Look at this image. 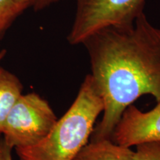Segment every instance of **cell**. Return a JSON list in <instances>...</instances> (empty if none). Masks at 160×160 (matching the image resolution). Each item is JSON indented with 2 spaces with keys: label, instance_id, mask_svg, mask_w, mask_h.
<instances>
[{
  "label": "cell",
  "instance_id": "7c38bea8",
  "mask_svg": "<svg viewBox=\"0 0 160 160\" xmlns=\"http://www.w3.org/2000/svg\"><path fill=\"white\" fill-rule=\"evenodd\" d=\"M6 53H7L6 50H2V51H0V62H1L2 59L5 57Z\"/></svg>",
  "mask_w": 160,
  "mask_h": 160
},
{
  "label": "cell",
  "instance_id": "ba28073f",
  "mask_svg": "<svg viewBox=\"0 0 160 160\" xmlns=\"http://www.w3.org/2000/svg\"><path fill=\"white\" fill-rule=\"evenodd\" d=\"M27 8L28 6L25 0H0V41Z\"/></svg>",
  "mask_w": 160,
  "mask_h": 160
},
{
  "label": "cell",
  "instance_id": "3957f363",
  "mask_svg": "<svg viewBox=\"0 0 160 160\" xmlns=\"http://www.w3.org/2000/svg\"><path fill=\"white\" fill-rule=\"evenodd\" d=\"M47 100L37 93L22 94L4 125V142L13 149L33 146L47 136L57 121Z\"/></svg>",
  "mask_w": 160,
  "mask_h": 160
},
{
  "label": "cell",
  "instance_id": "8992f818",
  "mask_svg": "<svg viewBox=\"0 0 160 160\" xmlns=\"http://www.w3.org/2000/svg\"><path fill=\"white\" fill-rule=\"evenodd\" d=\"M133 151L111 139L91 141L73 160H133Z\"/></svg>",
  "mask_w": 160,
  "mask_h": 160
},
{
  "label": "cell",
  "instance_id": "30bf717a",
  "mask_svg": "<svg viewBox=\"0 0 160 160\" xmlns=\"http://www.w3.org/2000/svg\"><path fill=\"white\" fill-rule=\"evenodd\" d=\"M28 8H33L36 11H41L62 0H25Z\"/></svg>",
  "mask_w": 160,
  "mask_h": 160
},
{
  "label": "cell",
  "instance_id": "6da1fadb",
  "mask_svg": "<svg viewBox=\"0 0 160 160\" xmlns=\"http://www.w3.org/2000/svg\"><path fill=\"white\" fill-rule=\"evenodd\" d=\"M104 104L92 141L111 139L124 111L144 95L160 102V28L145 13L127 26L99 30L82 43Z\"/></svg>",
  "mask_w": 160,
  "mask_h": 160
},
{
  "label": "cell",
  "instance_id": "277c9868",
  "mask_svg": "<svg viewBox=\"0 0 160 160\" xmlns=\"http://www.w3.org/2000/svg\"><path fill=\"white\" fill-rule=\"evenodd\" d=\"M146 0H77L73 25L67 37L72 45L82 44L93 33L111 26L134 23L144 13Z\"/></svg>",
  "mask_w": 160,
  "mask_h": 160
},
{
  "label": "cell",
  "instance_id": "8fae6325",
  "mask_svg": "<svg viewBox=\"0 0 160 160\" xmlns=\"http://www.w3.org/2000/svg\"><path fill=\"white\" fill-rule=\"evenodd\" d=\"M13 148L4 142L3 139H0V160H13L12 151Z\"/></svg>",
  "mask_w": 160,
  "mask_h": 160
},
{
  "label": "cell",
  "instance_id": "52a82bcc",
  "mask_svg": "<svg viewBox=\"0 0 160 160\" xmlns=\"http://www.w3.org/2000/svg\"><path fill=\"white\" fill-rule=\"evenodd\" d=\"M22 90L19 78L0 66V134L11 108L22 94Z\"/></svg>",
  "mask_w": 160,
  "mask_h": 160
},
{
  "label": "cell",
  "instance_id": "9c48e42d",
  "mask_svg": "<svg viewBox=\"0 0 160 160\" xmlns=\"http://www.w3.org/2000/svg\"><path fill=\"white\" fill-rule=\"evenodd\" d=\"M135 147L133 160H160V142H144Z\"/></svg>",
  "mask_w": 160,
  "mask_h": 160
},
{
  "label": "cell",
  "instance_id": "5b68a950",
  "mask_svg": "<svg viewBox=\"0 0 160 160\" xmlns=\"http://www.w3.org/2000/svg\"><path fill=\"white\" fill-rule=\"evenodd\" d=\"M111 139L118 145L131 148L148 142H160V102L143 112L131 105L122 114Z\"/></svg>",
  "mask_w": 160,
  "mask_h": 160
},
{
  "label": "cell",
  "instance_id": "7a4b0ae2",
  "mask_svg": "<svg viewBox=\"0 0 160 160\" xmlns=\"http://www.w3.org/2000/svg\"><path fill=\"white\" fill-rule=\"evenodd\" d=\"M103 110L102 99L88 74L73 102L48 134L34 145L16 148V153L19 160H73L88 143Z\"/></svg>",
  "mask_w": 160,
  "mask_h": 160
}]
</instances>
